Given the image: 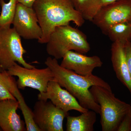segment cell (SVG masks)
I'll return each instance as SVG.
<instances>
[{
    "label": "cell",
    "mask_w": 131,
    "mask_h": 131,
    "mask_svg": "<svg viewBox=\"0 0 131 131\" xmlns=\"http://www.w3.org/2000/svg\"><path fill=\"white\" fill-rule=\"evenodd\" d=\"M96 113L89 110L77 117L68 115L67 118V131H93L96 122Z\"/></svg>",
    "instance_id": "cell-14"
},
{
    "label": "cell",
    "mask_w": 131,
    "mask_h": 131,
    "mask_svg": "<svg viewBox=\"0 0 131 131\" xmlns=\"http://www.w3.org/2000/svg\"><path fill=\"white\" fill-rule=\"evenodd\" d=\"M18 108L17 100L0 101V127L2 131H26L25 121L17 114Z\"/></svg>",
    "instance_id": "cell-12"
},
{
    "label": "cell",
    "mask_w": 131,
    "mask_h": 131,
    "mask_svg": "<svg viewBox=\"0 0 131 131\" xmlns=\"http://www.w3.org/2000/svg\"><path fill=\"white\" fill-rule=\"evenodd\" d=\"M33 118L41 131H63V122L68 113L57 107L51 101L38 100L32 111Z\"/></svg>",
    "instance_id": "cell-8"
},
{
    "label": "cell",
    "mask_w": 131,
    "mask_h": 131,
    "mask_svg": "<svg viewBox=\"0 0 131 131\" xmlns=\"http://www.w3.org/2000/svg\"><path fill=\"white\" fill-rule=\"evenodd\" d=\"M131 20V0H118L102 7L92 22L105 34L115 24Z\"/></svg>",
    "instance_id": "cell-7"
},
{
    "label": "cell",
    "mask_w": 131,
    "mask_h": 131,
    "mask_svg": "<svg viewBox=\"0 0 131 131\" xmlns=\"http://www.w3.org/2000/svg\"><path fill=\"white\" fill-rule=\"evenodd\" d=\"M37 0H18V3L28 7H33Z\"/></svg>",
    "instance_id": "cell-21"
},
{
    "label": "cell",
    "mask_w": 131,
    "mask_h": 131,
    "mask_svg": "<svg viewBox=\"0 0 131 131\" xmlns=\"http://www.w3.org/2000/svg\"><path fill=\"white\" fill-rule=\"evenodd\" d=\"M62 59L61 66L84 76L93 74L95 68L103 65V62L98 56H87L73 51L66 52Z\"/></svg>",
    "instance_id": "cell-11"
},
{
    "label": "cell",
    "mask_w": 131,
    "mask_h": 131,
    "mask_svg": "<svg viewBox=\"0 0 131 131\" xmlns=\"http://www.w3.org/2000/svg\"><path fill=\"white\" fill-rule=\"evenodd\" d=\"M105 34L113 42H119L125 46L131 41V24L124 22L115 24L108 28Z\"/></svg>",
    "instance_id": "cell-15"
},
{
    "label": "cell",
    "mask_w": 131,
    "mask_h": 131,
    "mask_svg": "<svg viewBox=\"0 0 131 131\" xmlns=\"http://www.w3.org/2000/svg\"><path fill=\"white\" fill-rule=\"evenodd\" d=\"M94 100L100 107L101 124L102 131H117L131 105L116 98L112 91L99 86L90 88Z\"/></svg>",
    "instance_id": "cell-3"
},
{
    "label": "cell",
    "mask_w": 131,
    "mask_h": 131,
    "mask_svg": "<svg viewBox=\"0 0 131 131\" xmlns=\"http://www.w3.org/2000/svg\"><path fill=\"white\" fill-rule=\"evenodd\" d=\"M12 24L20 37L26 40H40L42 31L33 7L18 3Z\"/></svg>",
    "instance_id": "cell-9"
},
{
    "label": "cell",
    "mask_w": 131,
    "mask_h": 131,
    "mask_svg": "<svg viewBox=\"0 0 131 131\" xmlns=\"http://www.w3.org/2000/svg\"><path fill=\"white\" fill-rule=\"evenodd\" d=\"M42 31L38 42L47 43L55 28L73 22L81 27L85 20L75 8L71 0H37L33 6Z\"/></svg>",
    "instance_id": "cell-2"
},
{
    "label": "cell",
    "mask_w": 131,
    "mask_h": 131,
    "mask_svg": "<svg viewBox=\"0 0 131 131\" xmlns=\"http://www.w3.org/2000/svg\"><path fill=\"white\" fill-rule=\"evenodd\" d=\"M124 50L128 69L131 76V41L124 46Z\"/></svg>",
    "instance_id": "cell-20"
},
{
    "label": "cell",
    "mask_w": 131,
    "mask_h": 131,
    "mask_svg": "<svg viewBox=\"0 0 131 131\" xmlns=\"http://www.w3.org/2000/svg\"><path fill=\"white\" fill-rule=\"evenodd\" d=\"M46 44L47 54L57 60L70 51L86 54L91 49L85 34L69 25L57 27Z\"/></svg>",
    "instance_id": "cell-4"
},
{
    "label": "cell",
    "mask_w": 131,
    "mask_h": 131,
    "mask_svg": "<svg viewBox=\"0 0 131 131\" xmlns=\"http://www.w3.org/2000/svg\"><path fill=\"white\" fill-rule=\"evenodd\" d=\"M111 61L118 80L129 90L131 96V76L126 59L124 45L113 42L111 48Z\"/></svg>",
    "instance_id": "cell-13"
},
{
    "label": "cell",
    "mask_w": 131,
    "mask_h": 131,
    "mask_svg": "<svg viewBox=\"0 0 131 131\" xmlns=\"http://www.w3.org/2000/svg\"><path fill=\"white\" fill-rule=\"evenodd\" d=\"M7 71L11 75L18 78L16 83L19 89L29 87L43 93L46 91L49 82L54 80L52 71L47 66L42 69H29L16 63Z\"/></svg>",
    "instance_id": "cell-6"
},
{
    "label": "cell",
    "mask_w": 131,
    "mask_h": 131,
    "mask_svg": "<svg viewBox=\"0 0 131 131\" xmlns=\"http://www.w3.org/2000/svg\"><path fill=\"white\" fill-rule=\"evenodd\" d=\"M117 1L118 0H100L101 7L109 5V4L115 2Z\"/></svg>",
    "instance_id": "cell-22"
},
{
    "label": "cell",
    "mask_w": 131,
    "mask_h": 131,
    "mask_svg": "<svg viewBox=\"0 0 131 131\" xmlns=\"http://www.w3.org/2000/svg\"><path fill=\"white\" fill-rule=\"evenodd\" d=\"M18 0H9L7 3L0 0L1 12L0 15V27H11L14 17Z\"/></svg>",
    "instance_id": "cell-17"
},
{
    "label": "cell",
    "mask_w": 131,
    "mask_h": 131,
    "mask_svg": "<svg viewBox=\"0 0 131 131\" xmlns=\"http://www.w3.org/2000/svg\"><path fill=\"white\" fill-rule=\"evenodd\" d=\"M129 114H130V115L131 117V108L130 110V112H129Z\"/></svg>",
    "instance_id": "cell-24"
},
{
    "label": "cell",
    "mask_w": 131,
    "mask_h": 131,
    "mask_svg": "<svg viewBox=\"0 0 131 131\" xmlns=\"http://www.w3.org/2000/svg\"></svg>",
    "instance_id": "cell-27"
},
{
    "label": "cell",
    "mask_w": 131,
    "mask_h": 131,
    "mask_svg": "<svg viewBox=\"0 0 131 131\" xmlns=\"http://www.w3.org/2000/svg\"><path fill=\"white\" fill-rule=\"evenodd\" d=\"M26 52L20 37L13 27H0V66L3 70H7L17 62L26 68L35 67L24 59Z\"/></svg>",
    "instance_id": "cell-5"
},
{
    "label": "cell",
    "mask_w": 131,
    "mask_h": 131,
    "mask_svg": "<svg viewBox=\"0 0 131 131\" xmlns=\"http://www.w3.org/2000/svg\"><path fill=\"white\" fill-rule=\"evenodd\" d=\"M75 8L84 20L92 21L101 7L100 0H71Z\"/></svg>",
    "instance_id": "cell-16"
},
{
    "label": "cell",
    "mask_w": 131,
    "mask_h": 131,
    "mask_svg": "<svg viewBox=\"0 0 131 131\" xmlns=\"http://www.w3.org/2000/svg\"><path fill=\"white\" fill-rule=\"evenodd\" d=\"M129 23H130V24H131V21H129Z\"/></svg>",
    "instance_id": "cell-26"
},
{
    "label": "cell",
    "mask_w": 131,
    "mask_h": 131,
    "mask_svg": "<svg viewBox=\"0 0 131 131\" xmlns=\"http://www.w3.org/2000/svg\"><path fill=\"white\" fill-rule=\"evenodd\" d=\"M4 71L3 70V69H2V68L1 67V66H0V71Z\"/></svg>",
    "instance_id": "cell-23"
},
{
    "label": "cell",
    "mask_w": 131,
    "mask_h": 131,
    "mask_svg": "<svg viewBox=\"0 0 131 131\" xmlns=\"http://www.w3.org/2000/svg\"><path fill=\"white\" fill-rule=\"evenodd\" d=\"M117 131H131V117L129 112L121 122Z\"/></svg>",
    "instance_id": "cell-18"
},
{
    "label": "cell",
    "mask_w": 131,
    "mask_h": 131,
    "mask_svg": "<svg viewBox=\"0 0 131 131\" xmlns=\"http://www.w3.org/2000/svg\"><path fill=\"white\" fill-rule=\"evenodd\" d=\"M38 100L46 101L50 100L54 105L66 113L74 110L83 113L89 110L82 107L74 96L54 80L49 82L46 92L38 94Z\"/></svg>",
    "instance_id": "cell-10"
},
{
    "label": "cell",
    "mask_w": 131,
    "mask_h": 131,
    "mask_svg": "<svg viewBox=\"0 0 131 131\" xmlns=\"http://www.w3.org/2000/svg\"><path fill=\"white\" fill-rule=\"evenodd\" d=\"M45 64L51 70L54 80L74 96L82 107L100 114V107L94 100L90 89L94 86L104 87L112 91L107 82L101 78L92 74L84 76L63 68L57 59L49 57Z\"/></svg>",
    "instance_id": "cell-1"
},
{
    "label": "cell",
    "mask_w": 131,
    "mask_h": 131,
    "mask_svg": "<svg viewBox=\"0 0 131 131\" xmlns=\"http://www.w3.org/2000/svg\"><path fill=\"white\" fill-rule=\"evenodd\" d=\"M7 99L16 100V98L8 90L0 79V101Z\"/></svg>",
    "instance_id": "cell-19"
},
{
    "label": "cell",
    "mask_w": 131,
    "mask_h": 131,
    "mask_svg": "<svg viewBox=\"0 0 131 131\" xmlns=\"http://www.w3.org/2000/svg\"><path fill=\"white\" fill-rule=\"evenodd\" d=\"M2 131V129H1V128L0 127V131Z\"/></svg>",
    "instance_id": "cell-25"
}]
</instances>
